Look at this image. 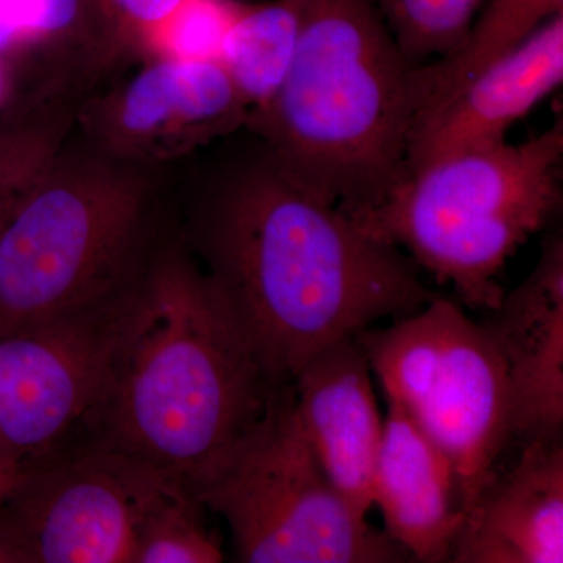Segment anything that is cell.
Here are the masks:
<instances>
[{
    "mask_svg": "<svg viewBox=\"0 0 563 563\" xmlns=\"http://www.w3.org/2000/svg\"><path fill=\"white\" fill-rule=\"evenodd\" d=\"M247 133L176 169L184 240L280 387L329 344L409 317L437 292L406 252L306 190Z\"/></svg>",
    "mask_w": 563,
    "mask_h": 563,
    "instance_id": "6da1fadb",
    "label": "cell"
},
{
    "mask_svg": "<svg viewBox=\"0 0 563 563\" xmlns=\"http://www.w3.org/2000/svg\"><path fill=\"white\" fill-rule=\"evenodd\" d=\"M177 479L90 440L27 468L0 506V540L18 563H132L144 515Z\"/></svg>",
    "mask_w": 563,
    "mask_h": 563,
    "instance_id": "ba28073f",
    "label": "cell"
},
{
    "mask_svg": "<svg viewBox=\"0 0 563 563\" xmlns=\"http://www.w3.org/2000/svg\"><path fill=\"white\" fill-rule=\"evenodd\" d=\"M133 58L101 0H0V63L11 91L91 95Z\"/></svg>",
    "mask_w": 563,
    "mask_h": 563,
    "instance_id": "4fadbf2b",
    "label": "cell"
},
{
    "mask_svg": "<svg viewBox=\"0 0 563 563\" xmlns=\"http://www.w3.org/2000/svg\"><path fill=\"white\" fill-rule=\"evenodd\" d=\"M173 172L110 154L74 125L0 233V335L120 295L158 240Z\"/></svg>",
    "mask_w": 563,
    "mask_h": 563,
    "instance_id": "277c9868",
    "label": "cell"
},
{
    "mask_svg": "<svg viewBox=\"0 0 563 563\" xmlns=\"http://www.w3.org/2000/svg\"><path fill=\"white\" fill-rule=\"evenodd\" d=\"M484 0H377L404 54L417 65L457 47Z\"/></svg>",
    "mask_w": 563,
    "mask_h": 563,
    "instance_id": "ffe728a7",
    "label": "cell"
},
{
    "mask_svg": "<svg viewBox=\"0 0 563 563\" xmlns=\"http://www.w3.org/2000/svg\"><path fill=\"white\" fill-rule=\"evenodd\" d=\"M55 147L41 125L0 114V233L22 196L49 165Z\"/></svg>",
    "mask_w": 563,
    "mask_h": 563,
    "instance_id": "44dd1931",
    "label": "cell"
},
{
    "mask_svg": "<svg viewBox=\"0 0 563 563\" xmlns=\"http://www.w3.org/2000/svg\"><path fill=\"white\" fill-rule=\"evenodd\" d=\"M563 81V14L415 122L407 176L455 155L496 146Z\"/></svg>",
    "mask_w": 563,
    "mask_h": 563,
    "instance_id": "7c38bea8",
    "label": "cell"
},
{
    "mask_svg": "<svg viewBox=\"0 0 563 563\" xmlns=\"http://www.w3.org/2000/svg\"><path fill=\"white\" fill-rule=\"evenodd\" d=\"M523 444L465 515L451 562H563L562 437Z\"/></svg>",
    "mask_w": 563,
    "mask_h": 563,
    "instance_id": "9a60e30c",
    "label": "cell"
},
{
    "mask_svg": "<svg viewBox=\"0 0 563 563\" xmlns=\"http://www.w3.org/2000/svg\"><path fill=\"white\" fill-rule=\"evenodd\" d=\"M512 387L515 440L563 432V242L554 236L520 287L484 322Z\"/></svg>",
    "mask_w": 563,
    "mask_h": 563,
    "instance_id": "5bb4252c",
    "label": "cell"
},
{
    "mask_svg": "<svg viewBox=\"0 0 563 563\" xmlns=\"http://www.w3.org/2000/svg\"><path fill=\"white\" fill-rule=\"evenodd\" d=\"M124 290L87 312L0 335V455L31 468L92 432Z\"/></svg>",
    "mask_w": 563,
    "mask_h": 563,
    "instance_id": "9c48e42d",
    "label": "cell"
},
{
    "mask_svg": "<svg viewBox=\"0 0 563 563\" xmlns=\"http://www.w3.org/2000/svg\"><path fill=\"white\" fill-rule=\"evenodd\" d=\"M11 92V80L9 70L0 63V109L9 101Z\"/></svg>",
    "mask_w": 563,
    "mask_h": 563,
    "instance_id": "cb8c5ba5",
    "label": "cell"
},
{
    "mask_svg": "<svg viewBox=\"0 0 563 563\" xmlns=\"http://www.w3.org/2000/svg\"><path fill=\"white\" fill-rule=\"evenodd\" d=\"M222 544L185 481H174L144 515L132 563H218Z\"/></svg>",
    "mask_w": 563,
    "mask_h": 563,
    "instance_id": "d6986e66",
    "label": "cell"
},
{
    "mask_svg": "<svg viewBox=\"0 0 563 563\" xmlns=\"http://www.w3.org/2000/svg\"><path fill=\"white\" fill-rule=\"evenodd\" d=\"M0 563H18L16 558H14L2 540H0Z\"/></svg>",
    "mask_w": 563,
    "mask_h": 563,
    "instance_id": "d4e9b609",
    "label": "cell"
},
{
    "mask_svg": "<svg viewBox=\"0 0 563 563\" xmlns=\"http://www.w3.org/2000/svg\"><path fill=\"white\" fill-rule=\"evenodd\" d=\"M301 29V0L236 2L218 41L220 58L251 113L263 109L290 68ZM251 117V114H250Z\"/></svg>",
    "mask_w": 563,
    "mask_h": 563,
    "instance_id": "ac0fdd59",
    "label": "cell"
},
{
    "mask_svg": "<svg viewBox=\"0 0 563 563\" xmlns=\"http://www.w3.org/2000/svg\"><path fill=\"white\" fill-rule=\"evenodd\" d=\"M559 14H563V0H484L457 47L418 65L417 120L453 98Z\"/></svg>",
    "mask_w": 563,
    "mask_h": 563,
    "instance_id": "e0dca14e",
    "label": "cell"
},
{
    "mask_svg": "<svg viewBox=\"0 0 563 563\" xmlns=\"http://www.w3.org/2000/svg\"><path fill=\"white\" fill-rule=\"evenodd\" d=\"M188 487L225 521L240 562H410L325 476L296 420L291 384L274 388L262 417Z\"/></svg>",
    "mask_w": 563,
    "mask_h": 563,
    "instance_id": "8992f818",
    "label": "cell"
},
{
    "mask_svg": "<svg viewBox=\"0 0 563 563\" xmlns=\"http://www.w3.org/2000/svg\"><path fill=\"white\" fill-rule=\"evenodd\" d=\"M387 406L373 507L410 562H451L465 521L453 466L401 407Z\"/></svg>",
    "mask_w": 563,
    "mask_h": 563,
    "instance_id": "2e32d148",
    "label": "cell"
},
{
    "mask_svg": "<svg viewBox=\"0 0 563 563\" xmlns=\"http://www.w3.org/2000/svg\"><path fill=\"white\" fill-rule=\"evenodd\" d=\"M25 472H27V466L0 455V506L20 484Z\"/></svg>",
    "mask_w": 563,
    "mask_h": 563,
    "instance_id": "603a6c76",
    "label": "cell"
},
{
    "mask_svg": "<svg viewBox=\"0 0 563 563\" xmlns=\"http://www.w3.org/2000/svg\"><path fill=\"white\" fill-rule=\"evenodd\" d=\"M192 0H101L140 60L161 52L163 38Z\"/></svg>",
    "mask_w": 563,
    "mask_h": 563,
    "instance_id": "7402d4cb",
    "label": "cell"
},
{
    "mask_svg": "<svg viewBox=\"0 0 563 563\" xmlns=\"http://www.w3.org/2000/svg\"><path fill=\"white\" fill-rule=\"evenodd\" d=\"M417 68L377 0H301L290 68L244 129L301 187L357 217L407 179Z\"/></svg>",
    "mask_w": 563,
    "mask_h": 563,
    "instance_id": "3957f363",
    "label": "cell"
},
{
    "mask_svg": "<svg viewBox=\"0 0 563 563\" xmlns=\"http://www.w3.org/2000/svg\"><path fill=\"white\" fill-rule=\"evenodd\" d=\"M562 163L559 120L523 143L433 163L351 218L453 285L463 303L490 312L506 295L498 277L507 261L561 209Z\"/></svg>",
    "mask_w": 563,
    "mask_h": 563,
    "instance_id": "5b68a950",
    "label": "cell"
},
{
    "mask_svg": "<svg viewBox=\"0 0 563 563\" xmlns=\"http://www.w3.org/2000/svg\"><path fill=\"white\" fill-rule=\"evenodd\" d=\"M372 366L354 336L317 352L291 383L292 410L325 476L368 518L384 420Z\"/></svg>",
    "mask_w": 563,
    "mask_h": 563,
    "instance_id": "8fae6325",
    "label": "cell"
},
{
    "mask_svg": "<svg viewBox=\"0 0 563 563\" xmlns=\"http://www.w3.org/2000/svg\"><path fill=\"white\" fill-rule=\"evenodd\" d=\"M250 114L217 55L155 54L92 92L76 131L118 157L174 168L243 131Z\"/></svg>",
    "mask_w": 563,
    "mask_h": 563,
    "instance_id": "30bf717a",
    "label": "cell"
},
{
    "mask_svg": "<svg viewBox=\"0 0 563 563\" xmlns=\"http://www.w3.org/2000/svg\"><path fill=\"white\" fill-rule=\"evenodd\" d=\"M354 339L385 399L446 455L468 514L515 440L512 387L490 332L437 295L418 312Z\"/></svg>",
    "mask_w": 563,
    "mask_h": 563,
    "instance_id": "52a82bcc",
    "label": "cell"
},
{
    "mask_svg": "<svg viewBox=\"0 0 563 563\" xmlns=\"http://www.w3.org/2000/svg\"><path fill=\"white\" fill-rule=\"evenodd\" d=\"M274 388L184 236L157 240L122 292L90 440L188 484L262 417Z\"/></svg>",
    "mask_w": 563,
    "mask_h": 563,
    "instance_id": "7a4b0ae2",
    "label": "cell"
}]
</instances>
